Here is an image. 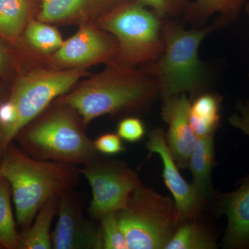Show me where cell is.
<instances>
[{
  "instance_id": "cell-2",
  "label": "cell",
  "mask_w": 249,
  "mask_h": 249,
  "mask_svg": "<svg viewBox=\"0 0 249 249\" xmlns=\"http://www.w3.org/2000/svg\"><path fill=\"white\" fill-rule=\"evenodd\" d=\"M158 93L157 82L142 70L111 64L57 103L73 109L86 125L99 116L141 107Z\"/></svg>"
},
{
  "instance_id": "cell-12",
  "label": "cell",
  "mask_w": 249,
  "mask_h": 249,
  "mask_svg": "<svg viewBox=\"0 0 249 249\" xmlns=\"http://www.w3.org/2000/svg\"><path fill=\"white\" fill-rule=\"evenodd\" d=\"M191 101L186 93L164 98L161 116L168 124L166 141L176 163L181 168L188 166V160L197 137L190 124Z\"/></svg>"
},
{
  "instance_id": "cell-3",
  "label": "cell",
  "mask_w": 249,
  "mask_h": 249,
  "mask_svg": "<svg viewBox=\"0 0 249 249\" xmlns=\"http://www.w3.org/2000/svg\"><path fill=\"white\" fill-rule=\"evenodd\" d=\"M221 28L217 20L201 29H186L176 20L165 19L162 27L163 53L142 69L157 82L163 98L196 94L203 89L206 74L199 56V47L206 36Z\"/></svg>"
},
{
  "instance_id": "cell-9",
  "label": "cell",
  "mask_w": 249,
  "mask_h": 249,
  "mask_svg": "<svg viewBox=\"0 0 249 249\" xmlns=\"http://www.w3.org/2000/svg\"><path fill=\"white\" fill-rule=\"evenodd\" d=\"M58 221L52 233L55 249H103L101 227L88 220L69 190L59 196Z\"/></svg>"
},
{
  "instance_id": "cell-27",
  "label": "cell",
  "mask_w": 249,
  "mask_h": 249,
  "mask_svg": "<svg viewBox=\"0 0 249 249\" xmlns=\"http://www.w3.org/2000/svg\"><path fill=\"white\" fill-rule=\"evenodd\" d=\"M237 109L239 114H233L229 118L230 124L249 137V103H240Z\"/></svg>"
},
{
  "instance_id": "cell-8",
  "label": "cell",
  "mask_w": 249,
  "mask_h": 249,
  "mask_svg": "<svg viewBox=\"0 0 249 249\" xmlns=\"http://www.w3.org/2000/svg\"><path fill=\"white\" fill-rule=\"evenodd\" d=\"M78 170L91 186L92 199L89 213L98 220L122 209L131 193L142 183L133 170L112 162L96 160Z\"/></svg>"
},
{
  "instance_id": "cell-17",
  "label": "cell",
  "mask_w": 249,
  "mask_h": 249,
  "mask_svg": "<svg viewBox=\"0 0 249 249\" xmlns=\"http://www.w3.org/2000/svg\"><path fill=\"white\" fill-rule=\"evenodd\" d=\"M214 161L213 135L197 138L188 160L193 175V186L202 197L209 192Z\"/></svg>"
},
{
  "instance_id": "cell-29",
  "label": "cell",
  "mask_w": 249,
  "mask_h": 249,
  "mask_svg": "<svg viewBox=\"0 0 249 249\" xmlns=\"http://www.w3.org/2000/svg\"><path fill=\"white\" fill-rule=\"evenodd\" d=\"M2 173H1V162H0V180L2 178Z\"/></svg>"
},
{
  "instance_id": "cell-5",
  "label": "cell",
  "mask_w": 249,
  "mask_h": 249,
  "mask_svg": "<svg viewBox=\"0 0 249 249\" xmlns=\"http://www.w3.org/2000/svg\"><path fill=\"white\" fill-rule=\"evenodd\" d=\"M165 19L135 0L103 16L100 26L117 41L114 64L130 67L147 65L160 58L164 49L162 27Z\"/></svg>"
},
{
  "instance_id": "cell-28",
  "label": "cell",
  "mask_w": 249,
  "mask_h": 249,
  "mask_svg": "<svg viewBox=\"0 0 249 249\" xmlns=\"http://www.w3.org/2000/svg\"><path fill=\"white\" fill-rule=\"evenodd\" d=\"M7 60H6V54L2 47L0 46V75H3L6 71Z\"/></svg>"
},
{
  "instance_id": "cell-6",
  "label": "cell",
  "mask_w": 249,
  "mask_h": 249,
  "mask_svg": "<svg viewBox=\"0 0 249 249\" xmlns=\"http://www.w3.org/2000/svg\"><path fill=\"white\" fill-rule=\"evenodd\" d=\"M116 213L128 249H165L180 224L175 202L142 183Z\"/></svg>"
},
{
  "instance_id": "cell-24",
  "label": "cell",
  "mask_w": 249,
  "mask_h": 249,
  "mask_svg": "<svg viewBox=\"0 0 249 249\" xmlns=\"http://www.w3.org/2000/svg\"><path fill=\"white\" fill-rule=\"evenodd\" d=\"M99 220L102 232L103 249H128L116 213L106 214Z\"/></svg>"
},
{
  "instance_id": "cell-10",
  "label": "cell",
  "mask_w": 249,
  "mask_h": 249,
  "mask_svg": "<svg viewBox=\"0 0 249 249\" xmlns=\"http://www.w3.org/2000/svg\"><path fill=\"white\" fill-rule=\"evenodd\" d=\"M116 38L89 25H83L55 52L53 60L63 67H80L93 62L115 61Z\"/></svg>"
},
{
  "instance_id": "cell-13",
  "label": "cell",
  "mask_w": 249,
  "mask_h": 249,
  "mask_svg": "<svg viewBox=\"0 0 249 249\" xmlns=\"http://www.w3.org/2000/svg\"><path fill=\"white\" fill-rule=\"evenodd\" d=\"M221 209L228 218L224 247L249 248V176L238 189L223 196Z\"/></svg>"
},
{
  "instance_id": "cell-30",
  "label": "cell",
  "mask_w": 249,
  "mask_h": 249,
  "mask_svg": "<svg viewBox=\"0 0 249 249\" xmlns=\"http://www.w3.org/2000/svg\"><path fill=\"white\" fill-rule=\"evenodd\" d=\"M246 11H247V14L249 15V3L246 6Z\"/></svg>"
},
{
  "instance_id": "cell-19",
  "label": "cell",
  "mask_w": 249,
  "mask_h": 249,
  "mask_svg": "<svg viewBox=\"0 0 249 249\" xmlns=\"http://www.w3.org/2000/svg\"><path fill=\"white\" fill-rule=\"evenodd\" d=\"M246 0H196L194 24L204 23L211 16L219 14L217 20L222 28L232 24L240 17Z\"/></svg>"
},
{
  "instance_id": "cell-7",
  "label": "cell",
  "mask_w": 249,
  "mask_h": 249,
  "mask_svg": "<svg viewBox=\"0 0 249 249\" xmlns=\"http://www.w3.org/2000/svg\"><path fill=\"white\" fill-rule=\"evenodd\" d=\"M83 75L84 72L80 69L39 70L18 80L10 98L17 112V120L11 132L12 140L24 127L38 117L55 98L71 89Z\"/></svg>"
},
{
  "instance_id": "cell-11",
  "label": "cell",
  "mask_w": 249,
  "mask_h": 249,
  "mask_svg": "<svg viewBox=\"0 0 249 249\" xmlns=\"http://www.w3.org/2000/svg\"><path fill=\"white\" fill-rule=\"evenodd\" d=\"M146 147L149 152L158 154L161 159L163 179L173 196L180 223L190 220L199 212L203 197L193 184L186 182L178 171L163 129L152 131Z\"/></svg>"
},
{
  "instance_id": "cell-25",
  "label": "cell",
  "mask_w": 249,
  "mask_h": 249,
  "mask_svg": "<svg viewBox=\"0 0 249 249\" xmlns=\"http://www.w3.org/2000/svg\"><path fill=\"white\" fill-rule=\"evenodd\" d=\"M145 133V125L138 118H126L119 123L117 127L118 135L126 142H139Z\"/></svg>"
},
{
  "instance_id": "cell-1",
  "label": "cell",
  "mask_w": 249,
  "mask_h": 249,
  "mask_svg": "<svg viewBox=\"0 0 249 249\" xmlns=\"http://www.w3.org/2000/svg\"><path fill=\"white\" fill-rule=\"evenodd\" d=\"M9 181L18 224L27 229L46 201L71 190L79 179L75 165L36 160L10 144L1 161Z\"/></svg>"
},
{
  "instance_id": "cell-15",
  "label": "cell",
  "mask_w": 249,
  "mask_h": 249,
  "mask_svg": "<svg viewBox=\"0 0 249 249\" xmlns=\"http://www.w3.org/2000/svg\"><path fill=\"white\" fill-rule=\"evenodd\" d=\"M59 196H53L39 210L34 222L19 235V249H52L50 229L58 213Z\"/></svg>"
},
{
  "instance_id": "cell-4",
  "label": "cell",
  "mask_w": 249,
  "mask_h": 249,
  "mask_svg": "<svg viewBox=\"0 0 249 249\" xmlns=\"http://www.w3.org/2000/svg\"><path fill=\"white\" fill-rule=\"evenodd\" d=\"M58 106V109L27 124L18 134L27 154L36 160L73 165H85L96 160L93 141L85 134L78 114L71 108Z\"/></svg>"
},
{
  "instance_id": "cell-21",
  "label": "cell",
  "mask_w": 249,
  "mask_h": 249,
  "mask_svg": "<svg viewBox=\"0 0 249 249\" xmlns=\"http://www.w3.org/2000/svg\"><path fill=\"white\" fill-rule=\"evenodd\" d=\"M214 241L199 224L184 222L178 226L165 249H212Z\"/></svg>"
},
{
  "instance_id": "cell-22",
  "label": "cell",
  "mask_w": 249,
  "mask_h": 249,
  "mask_svg": "<svg viewBox=\"0 0 249 249\" xmlns=\"http://www.w3.org/2000/svg\"><path fill=\"white\" fill-rule=\"evenodd\" d=\"M26 37L34 48L45 53L56 52L64 42L56 29L42 21L29 23Z\"/></svg>"
},
{
  "instance_id": "cell-26",
  "label": "cell",
  "mask_w": 249,
  "mask_h": 249,
  "mask_svg": "<svg viewBox=\"0 0 249 249\" xmlns=\"http://www.w3.org/2000/svg\"><path fill=\"white\" fill-rule=\"evenodd\" d=\"M95 149L97 152L107 155H114L124 150L122 140L118 134H105L93 141Z\"/></svg>"
},
{
  "instance_id": "cell-20",
  "label": "cell",
  "mask_w": 249,
  "mask_h": 249,
  "mask_svg": "<svg viewBox=\"0 0 249 249\" xmlns=\"http://www.w3.org/2000/svg\"><path fill=\"white\" fill-rule=\"evenodd\" d=\"M11 190L9 181L0 180V249H19V235L11 204Z\"/></svg>"
},
{
  "instance_id": "cell-18",
  "label": "cell",
  "mask_w": 249,
  "mask_h": 249,
  "mask_svg": "<svg viewBox=\"0 0 249 249\" xmlns=\"http://www.w3.org/2000/svg\"><path fill=\"white\" fill-rule=\"evenodd\" d=\"M31 0H0V35L14 41L27 25Z\"/></svg>"
},
{
  "instance_id": "cell-23",
  "label": "cell",
  "mask_w": 249,
  "mask_h": 249,
  "mask_svg": "<svg viewBox=\"0 0 249 249\" xmlns=\"http://www.w3.org/2000/svg\"><path fill=\"white\" fill-rule=\"evenodd\" d=\"M148 6L165 19L182 18L185 22L193 23L195 2L190 0H135Z\"/></svg>"
},
{
  "instance_id": "cell-14",
  "label": "cell",
  "mask_w": 249,
  "mask_h": 249,
  "mask_svg": "<svg viewBox=\"0 0 249 249\" xmlns=\"http://www.w3.org/2000/svg\"><path fill=\"white\" fill-rule=\"evenodd\" d=\"M127 1L125 0H42L38 19L46 23L65 22L77 19L87 14L93 3L109 13Z\"/></svg>"
},
{
  "instance_id": "cell-16",
  "label": "cell",
  "mask_w": 249,
  "mask_h": 249,
  "mask_svg": "<svg viewBox=\"0 0 249 249\" xmlns=\"http://www.w3.org/2000/svg\"><path fill=\"white\" fill-rule=\"evenodd\" d=\"M222 98L214 93L199 95L191 104L190 124L197 138L213 135L220 121Z\"/></svg>"
}]
</instances>
